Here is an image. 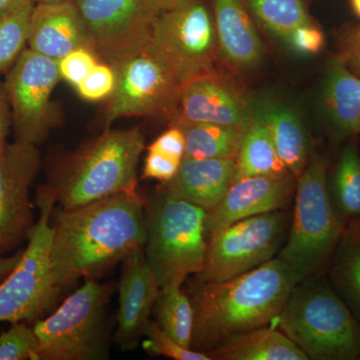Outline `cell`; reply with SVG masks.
<instances>
[{
    "instance_id": "cell-11",
    "label": "cell",
    "mask_w": 360,
    "mask_h": 360,
    "mask_svg": "<svg viewBox=\"0 0 360 360\" xmlns=\"http://www.w3.org/2000/svg\"><path fill=\"white\" fill-rule=\"evenodd\" d=\"M115 89L108 97L104 124L130 116L175 117L182 84L155 56L143 51L115 66Z\"/></svg>"
},
{
    "instance_id": "cell-8",
    "label": "cell",
    "mask_w": 360,
    "mask_h": 360,
    "mask_svg": "<svg viewBox=\"0 0 360 360\" xmlns=\"http://www.w3.org/2000/svg\"><path fill=\"white\" fill-rule=\"evenodd\" d=\"M35 202L39 217L27 246L13 271L0 281V322L34 324L53 309L63 290L52 270L51 215L58 201L49 184L39 187Z\"/></svg>"
},
{
    "instance_id": "cell-44",
    "label": "cell",
    "mask_w": 360,
    "mask_h": 360,
    "mask_svg": "<svg viewBox=\"0 0 360 360\" xmlns=\"http://www.w3.org/2000/svg\"><path fill=\"white\" fill-rule=\"evenodd\" d=\"M33 4H44V2H59L65 0H32Z\"/></svg>"
},
{
    "instance_id": "cell-4",
    "label": "cell",
    "mask_w": 360,
    "mask_h": 360,
    "mask_svg": "<svg viewBox=\"0 0 360 360\" xmlns=\"http://www.w3.org/2000/svg\"><path fill=\"white\" fill-rule=\"evenodd\" d=\"M321 276L295 284L276 324L309 359H360V321Z\"/></svg>"
},
{
    "instance_id": "cell-22",
    "label": "cell",
    "mask_w": 360,
    "mask_h": 360,
    "mask_svg": "<svg viewBox=\"0 0 360 360\" xmlns=\"http://www.w3.org/2000/svg\"><path fill=\"white\" fill-rule=\"evenodd\" d=\"M322 103L338 134H360V77L340 58L333 59L329 65Z\"/></svg>"
},
{
    "instance_id": "cell-5",
    "label": "cell",
    "mask_w": 360,
    "mask_h": 360,
    "mask_svg": "<svg viewBox=\"0 0 360 360\" xmlns=\"http://www.w3.org/2000/svg\"><path fill=\"white\" fill-rule=\"evenodd\" d=\"M328 179L326 160L311 153L296 179L290 231L277 257L290 267L297 283L321 276L328 269L345 229L329 198Z\"/></svg>"
},
{
    "instance_id": "cell-28",
    "label": "cell",
    "mask_w": 360,
    "mask_h": 360,
    "mask_svg": "<svg viewBox=\"0 0 360 360\" xmlns=\"http://www.w3.org/2000/svg\"><path fill=\"white\" fill-rule=\"evenodd\" d=\"M182 283L160 288L155 309V323L175 341L191 348L194 312L191 300L181 290Z\"/></svg>"
},
{
    "instance_id": "cell-7",
    "label": "cell",
    "mask_w": 360,
    "mask_h": 360,
    "mask_svg": "<svg viewBox=\"0 0 360 360\" xmlns=\"http://www.w3.org/2000/svg\"><path fill=\"white\" fill-rule=\"evenodd\" d=\"M112 283L86 278L58 309L33 324L39 360H104L110 357L106 307Z\"/></svg>"
},
{
    "instance_id": "cell-12",
    "label": "cell",
    "mask_w": 360,
    "mask_h": 360,
    "mask_svg": "<svg viewBox=\"0 0 360 360\" xmlns=\"http://www.w3.org/2000/svg\"><path fill=\"white\" fill-rule=\"evenodd\" d=\"M58 61L26 49L6 73L15 141L37 144L59 122L51 97L60 82Z\"/></svg>"
},
{
    "instance_id": "cell-16",
    "label": "cell",
    "mask_w": 360,
    "mask_h": 360,
    "mask_svg": "<svg viewBox=\"0 0 360 360\" xmlns=\"http://www.w3.org/2000/svg\"><path fill=\"white\" fill-rule=\"evenodd\" d=\"M160 285L144 250L122 260L118 283L117 329L115 341L123 350H134L146 333Z\"/></svg>"
},
{
    "instance_id": "cell-34",
    "label": "cell",
    "mask_w": 360,
    "mask_h": 360,
    "mask_svg": "<svg viewBox=\"0 0 360 360\" xmlns=\"http://www.w3.org/2000/svg\"><path fill=\"white\" fill-rule=\"evenodd\" d=\"M99 61L96 54L90 49H75L58 61L61 79L77 87L80 82H84Z\"/></svg>"
},
{
    "instance_id": "cell-19",
    "label": "cell",
    "mask_w": 360,
    "mask_h": 360,
    "mask_svg": "<svg viewBox=\"0 0 360 360\" xmlns=\"http://www.w3.org/2000/svg\"><path fill=\"white\" fill-rule=\"evenodd\" d=\"M236 160L232 158H184L174 179L163 184V191L200 206L210 213L233 184Z\"/></svg>"
},
{
    "instance_id": "cell-32",
    "label": "cell",
    "mask_w": 360,
    "mask_h": 360,
    "mask_svg": "<svg viewBox=\"0 0 360 360\" xmlns=\"http://www.w3.org/2000/svg\"><path fill=\"white\" fill-rule=\"evenodd\" d=\"M143 336H146V340L142 343V347L149 354L155 356H165L174 360H212L205 352H196L193 348L180 345L167 335L155 322H149Z\"/></svg>"
},
{
    "instance_id": "cell-40",
    "label": "cell",
    "mask_w": 360,
    "mask_h": 360,
    "mask_svg": "<svg viewBox=\"0 0 360 360\" xmlns=\"http://www.w3.org/2000/svg\"><path fill=\"white\" fill-rule=\"evenodd\" d=\"M186 0H141L142 8L149 22L155 16L179 6Z\"/></svg>"
},
{
    "instance_id": "cell-29",
    "label": "cell",
    "mask_w": 360,
    "mask_h": 360,
    "mask_svg": "<svg viewBox=\"0 0 360 360\" xmlns=\"http://www.w3.org/2000/svg\"><path fill=\"white\" fill-rule=\"evenodd\" d=\"M264 27L284 41L298 26L310 25L303 0H243Z\"/></svg>"
},
{
    "instance_id": "cell-9",
    "label": "cell",
    "mask_w": 360,
    "mask_h": 360,
    "mask_svg": "<svg viewBox=\"0 0 360 360\" xmlns=\"http://www.w3.org/2000/svg\"><path fill=\"white\" fill-rule=\"evenodd\" d=\"M219 45L214 20L202 0H186L149 22L144 51L165 65L184 86L215 72Z\"/></svg>"
},
{
    "instance_id": "cell-27",
    "label": "cell",
    "mask_w": 360,
    "mask_h": 360,
    "mask_svg": "<svg viewBox=\"0 0 360 360\" xmlns=\"http://www.w3.org/2000/svg\"><path fill=\"white\" fill-rule=\"evenodd\" d=\"M328 193L338 219L343 224L360 219V156L354 142L341 150Z\"/></svg>"
},
{
    "instance_id": "cell-23",
    "label": "cell",
    "mask_w": 360,
    "mask_h": 360,
    "mask_svg": "<svg viewBox=\"0 0 360 360\" xmlns=\"http://www.w3.org/2000/svg\"><path fill=\"white\" fill-rule=\"evenodd\" d=\"M207 354L212 360H309L276 326H264L232 336Z\"/></svg>"
},
{
    "instance_id": "cell-41",
    "label": "cell",
    "mask_w": 360,
    "mask_h": 360,
    "mask_svg": "<svg viewBox=\"0 0 360 360\" xmlns=\"http://www.w3.org/2000/svg\"><path fill=\"white\" fill-rule=\"evenodd\" d=\"M23 250L9 257H0V281L6 278L20 262Z\"/></svg>"
},
{
    "instance_id": "cell-38",
    "label": "cell",
    "mask_w": 360,
    "mask_h": 360,
    "mask_svg": "<svg viewBox=\"0 0 360 360\" xmlns=\"http://www.w3.org/2000/svg\"><path fill=\"white\" fill-rule=\"evenodd\" d=\"M338 58L354 75L360 77V28L350 33L345 39Z\"/></svg>"
},
{
    "instance_id": "cell-37",
    "label": "cell",
    "mask_w": 360,
    "mask_h": 360,
    "mask_svg": "<svg viewBox=\"0 0 360 360\" xmlns=\"http://www.w3.org/2000/svg\"><path fill=\"white\" fill-rule=\"evenodd\" d=\"M148 150L155 151L161 155L182 161L186 155V139L184 132L179 127L170 125L167 131L160 134L150 146Z\"/></svg>"
},
{
    "instance_id": "cell-3",
    "label": "cell",
    "mask_w": 360,
    "mask_h": 360,
    "mask_svg": "<svg viewBox=\"0 0 360 360\" xmlns=\"http://www.w3.org/2000/svg\"><path fill=\"white\" fill-rule=\"evenodd\" d=\"M144 148L146 139L139 127H108L66 155L47 184L63 210L136 191L137 167Z\"/></svg>"
},
{
    "instance_id": "cell-13",
    "label": "cell",
    "mask_w": 360,
    "mask_h": 360,
    "mask_svg": "<svg viewBox=\"0 0 360 360\" xmlns=\"http://www.w3.org/2000/svg\"><path fill=\"white\" fill-rule=\"evenodd\" d=\"M40 167L35 144L15 141L0 150V257L27 240L35 224L30 188Z\"/></svg>"
},
{
    "instance_id": "cell-17",
    "label": "cell",
    "mask_w": 360,
    "mask_h": 360,
    "mask_svg": "<svg viewBox=\"0 0 360 360\" xmlns=\"http://www.w3.org/2000/svg\"><path fill=\"white\" fill-rule=\"evenodd\" d=\"M292 174L236 180L219 205L207 213V238L239 220L285 210L295 193Z\"/></svg>"
},
{
    "instance_id": "cell-39",
    "label": "cell",
    "mask_w": 360,
    "mask_h": 360,
    "mask_svg": "<svg viewBox=\"0 0 360 360\" xmlns=\"http://www.w3.org/2000/svg\"><path fill=\"white\" fill-rule=\"evenodd\" d=\"M13 127V116H11V104L6 89V84L0 80V150H2L8 141L9 131Z\"/></svg>"
},
{
    "instance_id": "cell-42",
    "label": "cell",
    "mask_w": 360,
    "mask_h": 360,
    "mask_svg": "<svg viewBox=\"0 0 360 360\" xmlns=\"http://www.w3.org/2000/svg\"><path fill=\"white\" fill-rule=\"evenodd\" d=\"M21 0H0V16L8 13L16 4H20Z\"/></svg>"
},
{
    "instance_id": "cell-15",
    "label": "cell",
    "mask_w": 360,
    "mask_h": 360,
    "mask_svg": "<svg viewBox=\"0 0 360 360\" xmlns=\"http://www.w3.org/2000/svg\"><path fill=\"white\" fill-rule=\"evenodd\" d=\"M253 120L252 104L215 71L182 86L176 115L170 125L212 123L246 130Z\"/></svg>"
},
{
    "instance_id": "cell-2",
    "label": "cell",
    "mask_w": 360,
    "mask_h": 360,
    "mask_svg": "<svg viewBox=\"0 0 360 360\" xmlns=\"http://www.w3.org/2000/svg\"><path fill=\"white\" fill-rule=\"evenodd\" d=\"M296 283L278 257L227 281H198L191 348L207 354L232 336L276 324Z\"/></svg>"
},
{
    "instance_id": "cell-10",
    "label": "cell",
    "mask_w": 360,
    "mask_h": 360,
    "mask_svg": "<svg viewBox=\"0 0 360 360\" xmlns=\"http://www.w3.org/2000/svg\"><path fill=\"white\" fill-rule=\"evenodd\" d=\"M284 210L234 222L208 236L205 266L198 278L203 283L224 281L274 259L290 226Z\"/></svg>"
},
{
    "instance_id": "cell-36",
    "label": "cell",
    "mask_w": 360,
    "mask_h": 360,
    "mask_svg": "<svg viewBox=\"0 0 360 360\" xmlns=\"http://www.w3.org/2000/svg\"><path fill=\"white\" fill-rule=\"evenodd\" d=\"M181 161L172 160L167 156L148 150L144 160L143 174L142 179L158 180L167 184L174 179L179 172Z\"/></svg>"
},
{
    "instance_id": "cell-14",
    "label": "cell",
    "mask_w": 360,
    "mask_h": 360,
    "mask_svg": "<svg viewBox=\"0 0 360 360\" xmlns=\"http://www.w3.org/2000/svg\"><path fill=\"white\" fill-rule=\"evenodd\" d=\"M75 4L99 60L115 66L146 49L149 21L141 0H75Z\"/></svg>"
},
{
    "instance_id": "cell-20",
    "label": "cell",
    "mask_w": 360,
    "mask_h": 360,
    "mask_svg": "<svg viewBox=\"0 0 360 360\" xmlns=\"http://www.w3.org/2000/svg\"><path fill=\"white\" fill-rule=\"evenodd\" d=\"M217 45L222 58L238 70L257 68L264 49L243 0H212Z\"/></svg>"
},
{
    "instance_id": "cell-25",
    "label": "cell",
    "mask_w": 360,
    "mask_h": 360,
    "mask_svg": "<svg viewBox=\"0 0 360 360\" xmlns=\"http://www.w3.org/2000/svg\"><path fill=\"white\" fill-rule=\"evenodd\" d=\"M236 160L234 181L245 177L291 174L279 158L266 125L255 115L243 135Z\"/></svg>"
},
{
    "instance_id": "cell-26",
    "label": "cell",
    "mask_w": 360,
    "mask_h": 360,
    "mask_svg": "<svg viewBox=\"0 0 360 360\" xmlns=\"http://www.w3.org/2000/svg\"><path fill=\"white\" fill-rule=\"evenodd\" d=\"M186 139L184 158L210 160L238 156L246 130L212 123H180Z\"/></svg>"
},
{
    "instance_id": "cell-24",
    "label": "cell",
    "mask_w": 360,
    "mask_h": 360,
    "mask_svg": "<svg viewBox=\"0 0 360 360\" xmlns=\"http://www.w3.org/2000/svg\"><path fill=\"white\" fill-rule=\"evenodd\" d=\"M328 269L331 286L360 321V219L345 225Z\"/></svg>"
},
{
    "instance_id": "cell-1",
    "label": "cell",
    "mask_w": 360,
    "mask_h": 360,
    "mask_svg": "<svg viewBox=\"0 0 360 360\" xmlns=\"http://www.w3.org/2000/svg\"><path fill=\"white\" fill-rule=\"evenodd\" d=\"M144 201L136 191L63 210L51 221L54 279L65 288L78 279L112 266L134 251L144 250Z\"/></svg>"
},
{
    "instance_id": "cell-31",
    "label": "cell",
    "mask_w": 360,
    "mask_h": 360,
    "mask_svg": "<svg viewBox=\"0 0 360 360\" xmlns=\"http://www.w3.org/2000/svg\"><path fill=\"white\" fill-rule=\"evenodd\" d=\"M39 341L33 326L26 322L11 324L0 335V360H39Z\"/></svg>"
},
{
    "instance_id": "cell-35",
    "label": "cell",
    "mask_w": 360,
    "mask_h": 360,
    "mask_svg": "<svg viewBox=\"0 0 360 360\" xmlns=\"http://www.w3.org/2000/svg\"><path fill=\"white\" fill-rule=\"evenodd\" d=\"M291 51L300 54L317 53L324 44L323 33L314 23L298 26L284 40Z\"/></svg>"
},
{
    "instance_id": "cell-18",
    "label": "cell",
    "mask_w": 360,
    "mask_h": 360,
    "mask_svg": "<svg viewBox=\"0 0 360 360\" xmlns=\"http://www.w3.org/2000/svg\"><path fill=\"white\" fill-rule=\"evenodd\" d=\"M27 47L56 61L75 49L92 51L75 0L34 4L30 15Z\"/></svg>"
},
{
    "instance_id": "cell-33",
    "label": "cell",
    "mask_w": 360,
    "mask_h": 360,
    "mask_svg": "<svg viewBox=\"0 0 360 360\" xmlns=\"http://www.w3.org/2000/svg\"><path fill=\"white\" fill-rule=\"evenodd\" d=\"M116 73L108 63L99 61L84 82L75 87L78 96L86 101H101L108 98L115 89Z\"/></svg>"
},
{
    "instance_id": "cell-30",
    "label": "cell",
    "mask_w": 360,
    "mask_h": 360,
    "mask_svg": "<svg viewBox=\"0 0 360 360\" xmlns=\"http://www.w3.org/2000/svg\"><path fill=\"white\" fill-rule=\"evenodd\" d=\"M33 6L32 0H21L8 13L0 16V75H6L27 49Z\"/></svg>"
},
{
    "instance_id": "cell-6",
    "label": "cell",
    "mask_w": 360,
    "mask_h": 360,
    "mask_svg": "<svg viewBox=\"0 0 360 360\" xmlns=\"http://www.w3.org/2000/svg\"><path fill=\"white\" fill-rule=\"evenodd\" d=\"M146 238L144 253L160 288L184 283L205 266L208 238L207 212L200 206L158 191L144 201Z\"/></svg>"
},
{
    "instance_id": "cell-43",
    "label": "cell",
    "mask_w": 360,
    "mask_h": 360,
    "mask_svg": "<svg viewBox=\"0 0 360 360\" xmlns=\"http://www.w3.org/2000/svg\"><path fill=\"white\" fill-rule=\"evenodd\" d=\"M352 6L354 13L360 18V0H352Z\"/></svg>"
},
{
    "instance_id": "cell-21",
    "label": "cell",
    "mask_w": 360,
    "mask_h": 360,
    "mask_svg": "<svg viewBox=\"0 0 360 360\" xmlns=\"http://www.w3.org/2000/svg\"><path fill=\"white\" fill-rule=\"evenodd\" d=\"M252 110L269 129L283 165L297 179L311 155L309 137L300 116L290 106L270 99L252 104Z\"/></svg>"
}]
</instances>
